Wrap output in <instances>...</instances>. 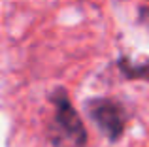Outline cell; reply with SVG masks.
I'll use <instances>...</instances> for the list:
<instances>
[{"label":"cell","mask_w":149,"mask_h":147,"mask_svg":"<svg viewBox=\"0 0 149 147\" xmlns=\"http://www.w3.org/2000/svg\"><path fill=\"white\" fill-rule=\"evenodd\" d=\"M87 110L91 119L95 121V125L102 130L104 136H108V140L115 141L121 138L125 130V123H127V113L125 110L113 100H93L87 104Z\"/></svg>","instance_id":"cell-1"},{"label":"cell","mask_w":149,"mask_h":147,"mask_svg":"<svg viewBox=\"0 0 149 147\" xmlns=\"http://www.w3.org/2000/svg\"><path fill=\"white\" fill-rule=\"evenodd\" d=\"M121 70L127 74L128 77H143V76H149V64L146 66H132L128 64L127 60H121Z\"/></svg>","instance_id":"cell-2"}]
</instances>
